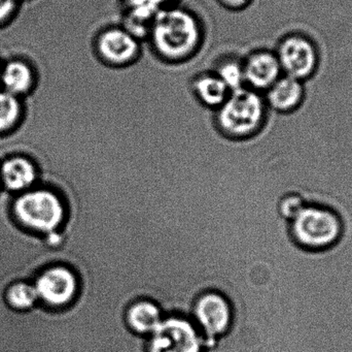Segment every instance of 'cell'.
I'll return each mask as SVG.
<instances>
[{"mask_svg":"<svg viewBox=\"0 0 352 352\" xmlns=\"http://www.w3.org/2000/svg\"><path fill=\"white\" fill-rule=\"evenodd\" d=\"M204 39V26L198 14L177 4L162 8L155 16L146 41L161 61L179 64L198 54Z\"/></svg>","mask_w":352,"mask_h":352,"instance_id":"1","label":"cell"},{"mask_svg":"<svg viewBox=\"0 0 352 352\" xmlns=\"http://www.w3.org/2000/svg\"><path fill=\"white\" fill-rule=\"evenodd\" d=\"M289 239L308 253H322L337 247L344 237L345 222L330 205L307 200L285 222Z\"/></svg>","mask_w":352,"mask_h":352,"instance_id":"2","label":"cell"},{"mask_svg":"<svg viewBox=\"0 0 352 352\" xmlns=\"http://www.w3.org/2000/svg\"><path fill=\"white\" fill-rule=\"evenodd\" d=\"M268 107L264 94L242 87L230 93L225 103L215 110V132L229 141L244 142L256 138L267 123Z\"/></svg>","mask_w":352,"mask_h":352,"instance_id":"3","label":"cell"},{"mask_svg":"<svg viewBox=\"0 0 352 352\" xmlns=\"http://www.w3.org/2000/svg\"><path fill=\"white\" fill-rule=\"evenodd\" d=\"M10 214L16 225L27 233L45 236L63 229L67 206L57 190L37 185L12 196Z\"/></svg>","mask_w":352,"mask_h":352,"instance_id":"4","label":"cell"},{"mask_svg":"<svg viewBox=\"0 0 352 352\" xmlns=\"http://www.w3.org/2000/svg\"><path fill=\"white\" fill-rule=\"evenodd\" d=\"M146 352H206L209 349L194 320L165 315L158 328L146 337Z\"/></svg>","mask_w":352,"mask_h":352,"instance_id":"5","label":"cell"},{"mask_svg":"<svg viewBox=\"0 0 352 352\" xmlns=\"http://www.w3.org/2000/svg\"><path fill=\"white\" fill-rule=\"evenodd\" d=\"M33 284L39 304L51 309H62L72 305L80 293V279L72 267L53 264L39 271Z\"/></svg>","mask_w":352,"mask_h":352,"instance_id":"6","label":"cell"},{"mask_svg":"<svg viewBox=\"0 0 352 352\" xmlns=\"http://www.w3.org/2000/svg\"><path fill=\"white\" fill-rule=\"evenodd\" d=\"M233 318L231 302L217 291H207L199 296L192 308V320L209 349L228 334L233 324Z\"/></svg>","mask_w":352,"mask_h":352,"instance_id":"7","label":"cell"},{"mask_svg":"<svg viewBox=\"0 0 352 352\" xmlns=\"http://www.w3.org/2000/svg\"><path fill=\"white\" fill-rule=\"evenodd\" d=\"M93 47L96 57L104 65L113 68L133 65L142 54V41L122 25L107 26L99 31Z\"/></svg>","mask_w":352,"mask_h":352,"instance_id":"8","label":"cell"},{"mask_svg":"<svg viewBox=\"0 0 352 352\" xmlns=\"http://www.w3.org/2000/svg\"><path fill=\"white\" fill-rule=\"evenodd\" d=\"M283 74L305 81L318 70L320 56L316 43L305 35L289 34L283 37L275 51Z\"/></svg>","mask_w":352,"mask_h":352,"instance_id":"9","label":"cell"},{"mask_svg":"<svg viewBox=\"0 0 352 352\" xmlns=\"http://www.w3.org/2000/svg\"><path fill=\"white\" fill-rule=\"evenodd\" d=\"M39 169L28 155L10 154L0 161V188L20 194L38 185Z\"/></svg>","mask_w":352,"mask_h":352,"instance_id":"10","label":"cell"},{"mask_svg":"<svg viewBox=\"0 0 352 352\" xmlns=\"http://www.w3.org/2000/svg\"><path fill=\"white\" fill-rule=\"evenodd\" d=\"M242 61L245 87L263 94L283 74L276 54L269 50L250 52Z\"/></svg>","mask_w":352,"mask_h":352,"instance_id":"11","label":"cell"},{"mask_svg":"<svg viewBox=\"0 0 352 352\" xmlns=\"http://www.w3.org/2000/svg\"><path fill=\"white\" fill-rule=\"evenodd\" d=\"M305 96L303 81L283 74L264 93L268 109L277 113H291L303 103Z\"/></svg>","mask_w":352,"mask_h":352,"instance_id":"12","label":"cell"},{"mask_svg":"<svg viewBox=\"0 0 352 352\" xmlns=\"http://www.w3.org/2000/svg\"><path fill=\"white\" fill-rule=\"evenodd\" d=\"M165 318L162 308L150 299H140L128 306L125 322L134 334L148 337Z\"/></svg>","mask_w":352,"mask_h":352,"instance_id":"13","label":"cell"},{"mask_svg":"<svg viewBox=\"0 0 352 352\" xmlns=\"http://www.w3.org/2000/svg\"><path fill=\"white\" fill-rule=\"evenodd\" d=\"M190 91L201 105L212 111L219 109L231 93L213 70L196 74L190 82Z\"/></svg>","mask_w":352,"mask_h":352,"instance_id":"14","label":"cell"},{"mask_svg":"<svg viewBox=\"0 0 352 352\" xmlns=\"http://www.w3.org/2000/svg\"><path fill=\"white\" fill-rule=\"evenodd\" d=\"M0 82L3 90L18 97L29 92L34 84L32 68L23 60H12L2 66Z\"/></svg>","mask_w":352,"mask_h":352,"instance_id":"15","label":"cell"},{"mask_svg":"<svg viewBox=\"0 0 352 352\" xmlns=\"http://www.w3.org/2000/svg\"><path fill=\"white\" fill-rule=\"evenodd\" d=\"M4 301L12 310L18 312L28 311L38 305L39 299L32 280L12 281L4 289Z\"/></svg>","mask_w":352,"mask_h":352,"instance_id":"16","label":"cell"},{"mask_svg":"<svg viewBox=\"0 0 352 352\" xmlns=\"http://www.w3.org/2000/svg\"><path fill=\"white\" fill-rule=\"evenodd\" d=\"M212 70L227 85L231 92L245 87L243 61L237 56H223L221 59L217 60Z\"/></svg>","mask_w":352,"mask_h":352,"instance_id":"17","label":"cell"},{"mask_svg":"<svg viewBox=\"0 0 352 352\" xmlns=\"http://www.w3.org/2000/svg\"><path fill=\"white\" fill-rule=\"evenodd\" d=\"M20 101L6 90H0V134L12 132L21 119Z\"/></svg>","mask_w":352,"mask_h":352,"instance_id":"18","label":"cell"},{"mask_svg":"<svg viewBox=\"0 0 352 352\" xmlns=\"http://www.w3.org/2000/svg\"><path fill=\"white\" fill-rule=\"evenodd\" d=\"M18 0H0V24L6 22L14 14Z\"/></svg>","mask_w":352,"mask_h":352,"instance_id":"19","label":"cell"},{"mask_svg":"<svg viewBox=\"0 0 352 352\" xmlns=\"http://www.w3.org/2000/svg\"><path fill=\"white\" fill-rule=\"evenodd\" d=\"M252 0H217L219 4L226 10H232V12H239L248 8Z\"/></svg>","mask_w":352,"mask_h":352,"instance_id":"20","label":"cell"},{"mask_svg":"<svg viewBox=\"0 0 352 352\" xmlns=\"http://www.w3.org/2000/svg\"><path fill=\"white\" fill-rule=\"evenodd\" d=\"M258 293V295L262 296L263 298H264L265 302H268L269 298L267 297V293H268V289H267L266 285L264 284H254L252 285V287H250V289H246L245 291H244L243 293H242L241 296H240L239 298H237V299L234 300V301H238V300L241 299L242 297H243L244 295H246V293ZM234 301L232 302V304L234 303ZM268 306V305H267ZM268 310H269V306H268ZM270 316V315H269ZM272 333V332H271ZM272 352H276V347L274 346V340L272 339Z\"/></svg>","mask_w":352,"mask_h":352,"instance_id":"21","label":"cell"},{"mask_svg":"<svg viewBox=\"0 0 352 352\" xmlns=\"http://www.w3.org/2000/svg\"><path fill=\"white\" fill-rule=\"evenodd\" d=\"M163 8H168V6H177L180 4V0H161Z\"/></svg>","mask_w":352,"mask_h":352,"instance_id":"22","label":"cell"},{"mask_svg":"<svg viewBox=\"0 0 352 352\" xmlns=\"http://www.w3.org/2000/svg\"><path fill=\"white\" fill-rule=\"evenodd\" d=\"M1 68H2V66L0 65V72H1Z\"/></svg>","mask_w":352,"mask_h":352,"instance_id":"23","label":"cell"}]
</instances>
